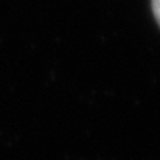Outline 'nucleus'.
I'll list each match as a JSON object with an SVG mask.
<instances>
[{"instance_id": "obj_1", "label": "nucleus", "mask_w": 160, "mask_h": 160, "mask_svg": "<svg viewBox=\"0 0 160 160\" xmlns=\"http://www.w3.org/2000/svg\"><path fill=\"white\" fill-rule=\"evenodd\" d=\"M152 12H154L157 23L160 25V0H152Z\"/></svg>"}]
</instances>
